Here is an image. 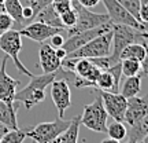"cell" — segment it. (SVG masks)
<instances>
[{"label": "cell", "instance_id": "obj_1", "mask_svg": "<svg viewBox=\"0 0 148 143\" xmlns=\"http://www.w3.org/2000/svg\"><path fill=\"white\" fill-rule=\"evenodd\" d=\"M69 76H74L73 73H69L62 68L53 73H42L40 76H32L29 84L18 91L15 94V102H21L26 110H30L33 106L41 103L45 99V88L51 85L53 80L58 79H69Z\"/></svg>", "mask_w": 148, "mask_h": 143}, {"label": "cell", "instance_id": "obj_2", "mask_svg": "<svg viewBox=\"0 0 148 143\" xmlns=\"http://www.w3.org/2000/svg\"><path fill=\"white\" fill-rule=\"evenodd\" d=\"M144 39L141 37V30H137L132 26L127 25H114L112 23V53H110L108 59H110L111 66L121 62V53L122 50L132 44V43H143Z\"/></svg>", "mask_w": 148, "mask_h": 143}, {"label": "cell", "instance_id": "obj_3", "mask_svg": "<svg viewBox=\"0 0 148 143\" xmlns=\"http://www.w3.org/2000/svg\"><path fill=\"white\" fill-rule=\"evenodd\" d=\"M95 92H96L95 101L88 103L84 107V111H82L81 118H79V122L84 127L88 128V129L93 131V132L106 133L108 114H107L106 109H104V105H103L100 94L96 90H95Z\"/></svg>", "mask_w": 148, "mask_h": 143}, {"label": "cell", "instance_id": "obj_4", "mask_svg": "<svg viewBox=\"0 0 148 143\" xmlns=\"http://www.w3.org/2000/svg\"><path fill=\"white\" fill-rule=\"evenodd\" d=\"M111 41H112V29L110 32L100 35L92 39L90 41L84 44L82 47L77 48L75 51L66 55L64 59H75V58H99V57H108L111 53Z\"/></svg>", "mask_w": 148, "mask_h": 143}, {"label": "cell", "instance_id": "obj_5", "mask_svg": "<svg viewBox=\"0 0 148 143\" xmlns=\"http://www.w3.org/2000/svg\"><path fill=\"white\" fill-rule=\"evenodd\" d=\"M73 8L77 12V22H75V25L73 28L66 29L67 36L74 35V33L84 32V30H89V29H93V28L100 26L103 23L110 22V18H108L107 14L93 12V11H90V8H86L84 6H81L77 0H73Z\"/></svg>", "mask_w": 148, "mask_h": 143}, {"label": "cell", "instance_id": "obj_6", "mask_svg": "<svg viewBox=\"0 0 148 143\" xmlns=\"http://www.w3.org/2000/svg\"><path fill=\"white\" fill-rule=\"evenodd\" d=\"M70 121L63 118H56L53 121L40 122L36 127L27 129V138H30L36 143H51L58 139L62 133L69 128Z\"/></svg>", "mask_w": 148, "mask_h": 143}, {"label": "cell", "instance_id": "obj_7", "mask_svg": "<svg viewBox=\"0 0 148 143\" xmlns=\"http://www.w3.org/2000/svg\"><path fill=\"white\" fill-rule=\"evenodd\" d=\"M0 50L4 54H7L8 58L12 59V62L15 65V68L22 74H25L27 77H32L33 74L25 68V65L19 59V53L22 50V36L19 30L16 29H10L5 33L0 36Z\"/></svg>", "mask_w": 148, "mask_h": 143}, {"label": "cell", "instance_id": "obj_8", "mask_svg": "<svg viewBox=\"0 0 148 143\" xmlns=\"http://www.w3.org/2000/svg\"><path fill=\"white\" fill-rule=\"evenodd\" d=\"M111 29H112V23H111V22H107V23H103L100 26L89 29V30H84V32L70 35V36H67V39L64 40L62 48H64V51L67 54H70V53H73V51H75L77 48L82 47V46L86 44L88 41H90L92 39L110 32Z\"/></svg>", "mask_w": 148, "mask_h": 143}, {"label": "cell", "instance_id": "obj_9", "mask_svg": "<svg viewBox=\"0 0 148 143\" xmlns=\"http://www.w3.org/2000/svg\"><path fill=\"white\" fill-rule=\"evenodd\" d=\"M107 10L110 22L114 25H127L137 30H141V23L116 0H101Z\"/></svg>", "mask_w": 148, "mask_h": 143}, {"label": "cell", "instance_id": "obj_10", "mask_svg": "<svg viewBox=\"0 0 148 143\" xmlns=\"http://www.w3.org/2000/svg\"><path fill=\"white\" fill-rule=\"evenodd\" d=\"M96 90V88H93ZM101 96V101L104 105L108 117H112L115 121H123L125 111L127 106V99L122 96L119 92H106V91L96 90Z\"/></svg>", "mask_w": 148, "mask_h": 143}, {"label": "cell", "instance_id": "obj_11", "mask_svg": "<svg viewBox=\"0 0 148 143\" xmlns=\"http://www.w3.org/2000/svg\"><path fill=\"white\" fill-rule=\"evenodd\" d=\"M51 98L55 107L58 109L59 118H63L66 110L71 105V91H70L67 80H53L51 83Z\"/></svg>", "mask_w": 148, "mask_h": 143}, {"label": "cell", "instance_id": "obj_12", "mask_svg": "<svg viewBox=\"0 0 148 143\" xmlns=\"http://www.w3.org/2000/svg\"><path fill=\"white\" fill-rule=\"evenodd\" d=\"M21 36H25L27 39H30L33 41L37 43H44L48 39L56 33H66V29H60V28H53L49 26L47 23H42L40 21H32V23H29L26 26H23L19 29Z\"/></svg>", "mask_w": 148, "mask_h": 143}, {"label": "cell", "instance_id": "obj_13", "mask_svg": "<svg viewBox=\"0 0 148 143\" xmlns=\"http://www.w3.org/2000/svg\"><path fill=\"white\" fill-rule=\"evenodd\" d=\"M148 114V94L145 96H133L127 99V106L125 111L123 121L129 127L140 121L144 116Z\"/></svg>", "mask_w": 148, "mask_h": 143}, {"label": "cell", "instance_id": "obj_14", "mask_svg": "<svg viewBox=\"0 0 148 143\" xmlns=\"http://www.w3.org/2000/svg\"><path fill=\"white\" fill-rule=\"evenodd\" d=\"M7 61H8V57L5 55L1 61V65H0V101L7 102V103H14L16 87L19 85V81L8 76L7 70H5Z\"/></svg>", "mask_w": 148, "mask_h": 143}, {"label": "cell", "instance_id": "obj_15", "mask_svg": "<svg viewBox=\"0 0 148 143\" xmlns=\"http://www.w3.org/2000/svg\"><path fill=\"white\" fill-rule=\"evenodd\" d=\"M38 59H40V68L44 73H53L62 68V59L58 58L55 48L51 44H47L45 41L40 47Z\"/></svg>", "mask_w": 148, "mask_h": 143}, {"label": "cell", "instance_id": "obj_16", "mask_svg": "<svg viewBox=\"0 0 148 143\" xmlns=\"http://www.w3.org/2000/svg\"><path fill=\"white\" fill-rule=\"evenodd\" d=\"M141 91V74L137 76H132V77H125L123 81L119 84V94L125 96L126 99L137 96Z\"/></svg>", "mask_w": 148, "mask_h": 143}, {"label": "cell", "instance_id": "obj_17", "mask_svg": "<svg viewBox=\"0 0 148 143\" xmlns=\"http://www.w3.org/2000/svg\"><path fill=\"white\" fill-rule=\"evenodd\" d=\"M0 124L10 129H18L16 122V106L14 103L0 101Z\"/></svg>", "mask_w": 148, "mask_h": 143}, {"label": "cell", "instance_id": "obj_18", "mask_svg": "<svg viewBox=\"0 0 148 143\" xmlns=\"http://www.w3.org/2000/svg\"><path fill=\"white\" fill-rule=\"evenodd\" d=\"M22 10H23V6L21 4V0H5L4 4H3V11H5L14 19V23L16 25V30H19L25 26Z\"/></svg>", "mask_w": 148, "mask_h": 143}, {"label": "cell", "instance_id": "obj_19", "mask_svg": "<svg viewBox=\"0 0 148 143\" xmlns=\"http://www.w3.org/2000/svg\"><path fill=\"white\" fill-rule=\"evenodd\" d=\"M147 54V44H145V40L143 43H132L122 50L121 57L119 59H134V61H138L141 62Z\"/></svg>", "mask_w": 148, "mask_h": 143}, {"label": "cell", "instance_id": "obj_20", "mask_svg": "<svg viewBox=\"0 0 148 143\" xmlns=\"http://www.w3.org/2000/svg\"><path fill=\"white\" fill-rule=\"evenodd\" d=\"M36 18H37V21L42 22V23H47V25H49V26L64 29L63 23L60 22V18H59V15L55 12V10L52 8V6L51 4L47 6L44 10L40 11V12L36 15Z\"/></svg>", "mask_w": 148, "mask_h": 143}, {"label": "cell", "instance_id": "obj_21", "mask_svg": "<svg viewBox=\"0 0 148 143\" xmlns=\"http://www.w3.org/2000/svg\"><path fill=\"white\" fill-rule=\"evenodd\" d=\"M79 118L81 116H74L70 120L69 128L59 136V143H78V131H79Z\"/></svg>", "mask_w": 148, "mask_h": 143}, {"label": "cell", "instance_id": "obj_22", "mask_svg": "<svg viewBox=\"0 0 148 143\" xmlns=\"http://www.w3.org/2000/svg\"><path fill=\"white\" fill-rule=\"evenodd\" d=\"M147 133H148V114L144 116L140 121L133 124L132 127L127 129V138L138 143Z\"/></svg>", "mask_w": 148, "mask_h": 143}, {"label": "cell", "instance_id": "obj_23", "mask_svg": "<svg viewBox=\"0 0 148 143\" xmlns=\"http://www.w3.org/2000/svg\"><path fill=\"white\" fill-rule=\"evenodd\" d=\"M106 133L108 135V138L121 142V140H123L127 136V128L122 121H115L114 120L110 125H107Z\"/></svg>", "mask_w": 148, "mask_h": 143}, {"label": "cell", "instance_id": "obj_24", "mask_svg": "<svg viewBox=\"0 0 148 143\" xmlns=\"http://www.w3.org/2000/svg\"><path fill=\"white\" fill-rule=\"evenodd\" d=\"M121 72H122V77L137 76L141 72V65H140L138 61H134V59H122Z\"/></svg>", "mask_w": 148, "mask_h": 143}, {"label": "cell", "instance_id": "obj_25", "mask_svg": "<svg viewBox=\"0 0 148 143\" xmlns=\"http://www.w3.org/2000/svg\"><path fill=\"white\" fill-rule=\"evenodd\" d=\"M27 138V129L22 131V129H10L8 132H5L1 139L0 143H23V140Z\"/></svg>", "mask_w": 148, "mask_h": 143}, {"label": "cell", "instance_id": "obj_26", "mask_svg": "<svg viewBox=\"0 0 148 143\" xmlns=\"http://www.w3.org/2000/svg\"><path fill=\"white\" fill-rule=\"evenodd\" d=\"M59 18H60V22L63 23L64 29H70V28H73L74 25H75V22H77V12H75L74 8H70L69 11L60 14Z\"/></svg>", "mask_w": 148, "mask_h": 143}, {"label": "cell", "instance_id": "obj_27", "mask_svg": "<svg viewBox=\"0 0 148 143\" xmlns=\"http://www.w3.org/2000/svg\"><path fill=\"white\" fill-rule=\"evenodd\" d=\"M116 1L121 3V4L138 21V10H140V6H141L140 0H116Z\"/></svg>", "mask_w": 148, "mask_h": 143}, {"label": "cell", "instance_id": "obj_28", "mask_svg": "<svg viewBox=\"0 0 148 143\" xmlns=\"http://www.w3.org/2000/svg\"><path fill=\"white\" fill-rule=\"evenodd\" d=\"M51 6L55 10V12L60 15L66 11H69L70 8H73V0H52Z\"/></svg>", "mask_w": 148, "mask_h": 143}, {"label": "cell", "instance_id": "obj_29", "mask_svg": "<svg viewBox=\"0 0 148 143\" xmlns=\"http://www.w3.org/2000/svg\"><path fill=\"white\" fill-rule=\"evenodd\" d=\"M12 26H14V19L5 11H0V33L3 35L7 30L12 29Z\"/></svg>", "mask_w": 148, "mask_h": 143}, {"label": "cell", "instance_id": "obj_30", "mask_svg": "<svg viewBox=\"0 0 148 143\" xmlns=\"http://www.w3.org/2000/svg\"><path fill=\"white\" fill-rule=\"evenodd\" d=\"M52 3V0H34L32 3H29V6L32 7L33 10V19L36 18V15L40 12L41 10H44L47 6H49Z\"/></svg>", "mask_w": 148, "mask_h": 143}, {"label": "cell", "instance_id": "obj_31", "mask_svg": "<svg viewBox=\"0 0 148 143\" xmlns=\"http://www.w3.org/2000/svg\"><path fill=\"white\" fill-rule=\"evenodd\" d=\"M138 22L143 25L148 22V4H141L138 10Z\"/></svg>", "mask_w": 148, "mask_h": 143}, {"label": "cell", "instance_id": "obj_32", "mask_svg": "<svg viewBox=\"0 0 148 143\" xmlns=\"http://www.w3.org/2000/svg\"><path fill=\"white\" fill-rule=\"evenodd\" d=\"M51 39V46H52L53 48H59L63 46L64 43V37L62 33H56V35H53V36L49 37Z\"/></svg>", "mask_w": 148, "mask_h": 143}, {"label": "cell", "instance_id": "obj_33", "mask_svg": "<svg viewBox=\"0 0 148 143\" xmlns=\"http://www.w3.org/2000/svg\"><path fill=\"white\" fill-rule=\"evenodd\" d=\"M22 17H23V19L25 21H33V10L30 6H27V7H23V10H22Z\"/></svg>", "mask_w": 148, "mask_h": 143}, {"label": "cell", "instance_id": "obj_34", "mask_svg": "<svg viewBox=\"0 0 148 143\" xmlns=\"http://www.w3.org/2000/svg\"><path fill=\"white\" fill-rule=\"evenodd\" d=\"M140 65H141V72H140V74L141 76H148V46H147V54H145V57H144V59L140 62Z\"/></svg>", "mask_w": 148, "mask_h": 143}, {"label": "cell", "instance_id": "obj_35", "mask_svg": "<svg viewBox=\"0 0 148 143\" xmlns=\"http://www.w3.org/2000/svg\"><path fill=\"white\" fill-rule=\"evenodd\" d=\"M81 6H84L86 8H92V7H95L100 3V0H77Z\"/></svg>", "mask_w": 148, "mask_h": 143}, {"label": "cell", "instance_id": "obj_36", "mask_svg": "<svg viewBox=\"0 0 148 143\" xmlns=\"http://www.w3.org/2000/svg\"><path fill=\"white\" fill-rule=\"evenodd\" d=\"M55 53H56V55H58V58L62 59V61H63V59L66 58V55H67V53L64 51V48H62V47L55 48Z\"/></svg>", "mask_w": 148, "mask_h": 143}, {"label": "cell", "instance_id": "obj_37", "mask_svg": "<svg viewBox=\"0 0 148 143\" xmlns=\"http://www.w3.org/2000/svg\"><path fill=\"white\" fill-rule=\"evenodd\" d=\"M8 131H10V128H7L5 125H3V124H0V139H1V136H3L5 132H8Z\"/></svg>", "mask_w": 148, "mask_h": 143}, {"label": "cell", "instance_id": "obj_38", "mask_svg": "<svg viewBox=\"0 0 148 143\" xmlns=\"http://www.w3.org/2000/svg\"><path fill=\"white\" fill-rule=\"evenodd\" d=\"M100 143H119V142H118V140H115V139L107 138V139H104V140H101Z\"/></svg>", "mask_w": 148, "mask_h": 143}, {"label": "cell", "instance_id": "obj_39", "mask_svg": "<svg viewBox=\"0 0 148 143\" xmlns=\"http://www.w3.org/2000/svg\"><path fill=\"white\" fill-rule=\"evenodd\" d=\"M141 32H148V22L141 25Z\"/></svg>", "mask_w": 148, "mask_h": 143}, {"label": "cell", "instance_id": "obj_40", "mask_svg": "<svg viewBox=\"0 0 148 143\" xmlns=\"http://www.w3.org/2000/svg\"><path fill=\"white\" fill-rule=\"evenodd\" d=\"M138 143H148V133H147V135H145V136H144V138L141 139V140H140Z\"/></svg>", "mask_w": 148, "mask_h": 143}, {"label": "cell", "instance_id": "obj_41", "mask_svg": "<svg viewBox=\"0 0 148 143\" xmlns=\"http://www.w3.org/2000/svg\"><path fill=\"white\" fill-rule=\"evenodd\" d=\"M141 37L144 40H148V32H141Z\"/></svg>", "mask_w": 148, "mask_h": 143}, {"label": "cell", "instance_id": "obj_42", "mask_svg": "<svg viewBox=\"0 0 148 143\" xmlns=\"http://www.w3.org/2000/svg\"><path fill=\"white\" fill-rule=\"evenodd\" d=\"M141 4H148V0H140Z\"/></svg>", "mask_w": 148, "mask_h": 143}, {"label": "cell", "instance_id": "obj_43", "mask_svg": "<svg viewBox=\"0 0 148 143\" xmlns=\"http://www.w3.org/2000/svg\"><path fill=\"white\" fill-rule=\"evenodd\" d=\"M5 0H0V7H3V4H4Z\"/></svg>", "mask_w": 148, "mask_h": 143}, {"label": "cell", "instance_id": "obj_44", "mask_svg": "<svg viewBox=\"0 0 148 143\" xmlns=\"http://www.w3.org/2000/svg\"><path fill=\"white\" fill-rule=\"evenodd\" d=\"M126 143H137V142H134V140H130V139H127Z\"/></svg>", "mask_w": 148, "mask_h": 143}, {"label": "cell", "instance_id": "obj_45", "mask_svg": "<svg viewBox=\"0 0 148 143\" xmlns=\"http://www.w3.org/2000/svg\"><path fill=\"white\" fill-rule=\"evenodd\" d=\"M51 143H59V138H58V139H55V140H52Z\"/></svg>", "mask_w": 148, "mask_h": 143}, {"label": "cell", "instance_id": "obj_46", "mask_svg": "<svg viewBox=\"0 0 148 143\" xmlns=\"http://www.w3.org/2000/svg\"><path fill=\"white\" fill-rule=\"evenodd\" d=\"M27 1H29V3H32V1H34V0H27Z\"/></svg>", "mask_w": 148, "mask_h": 143}, {"label": "cell", "instance_id": "obj_47", "mask_svg": "<svg viewBox=\"0 0 148 143\" xmlns=\"http://www.w3.org/2000/svg\"><path fill=\"white\" fill-rule=\"evenodd\" d=\"M0 11H3V7H0Z\"/></svg>", "mask_w": 148, "mask_h": 143}, {"label": "cell", "instance_id": "obj_48", "mask_svg": "<svg viewBox=\"0 0 148 143\" xmlns=\"http://www.w3.org/2000/svg\"><path fill=\"white\" fill-rule=\"evenodd\" d=\"M32 143H36V142H32Z\"/></svg>", "mask_w": 148, "mask_h": 143}, {"label": "cell", "instance_id": "obj_49", "mask_svg": "<svg viewBox=\"0 0 148 143\" xmlns=\"http://www.w3.org/2000/svg\"><path fill=\"white\" fill-rule=\"evenodd\" d=\"M0 36H1V33H0Z\"/></svg>", "mask_w": 148, "mask_h": 143}]
</instances>
